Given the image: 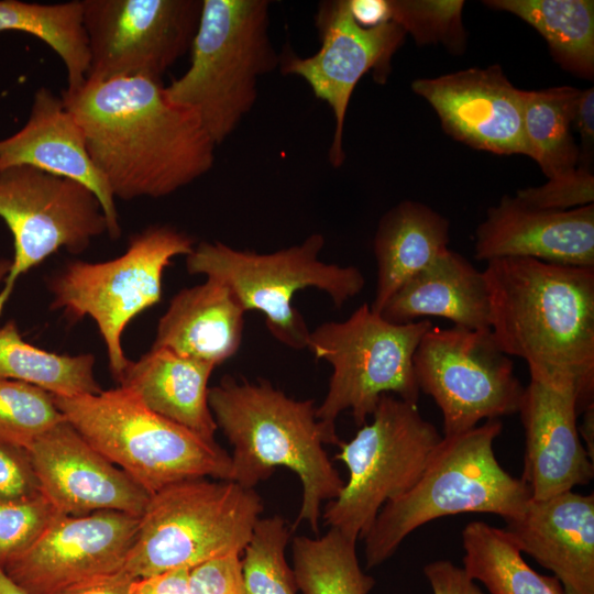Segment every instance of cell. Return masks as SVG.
Here are the masks:
<instances>
[{
    "mask_svg": "<svg viewBox=\"0 0 594 594\" xmlns=\"http://www.w3.org/2000/svg\"><path fill=\"white\" fill-rule=\"evenodd\" d=\"M324 246L321 233L300 244L273 253L231 248L220 241L200 242L186 256L187 271L224 283L244 309L265 315L270 332L285 345L307 348L309 330L293 307V297L305 288L324 292L336 307L360 294L365 279L355 266L328 264L319 258Z\"/></svg>",
    "mask_w": 594,
    "mask_h": 594,
    "instance_id": "obj_9",
    "label": "cell"
},
{
    "mask_svg": "<svg viewBox=\"0 0 594 594\" xmlns=\"http://www.w3.org/2000/svg\"><path fill=\"white\" fill-rule=\"evenodd\" d=\"M411 90L435 109L454 140L497 155L527 156L524 90L508 80L499 65L418 78Z\"/></svg>",
    "mask_w": 594,
    "mask_h": 594,
    "instance_id": "obj_18",
    "label": "cell"
},
{
    "mask_svg": "<svg viewBox=\"0 0 594 594\" xmlns=\"http://www.w3.org/2000/svg\"><path fill=\"white\" fill-rule=\"evenodd\" d=\"M268 26L267 0H202L189 67L165 91L198 114L216 145L254 107L258 78L279 67Z\"/></svg>",
    "mask_w": 594,
    "mask_h": 594,
    "instance_id": "obj_5",
    "label": "cell"
},
{
    "mask_svg": "<svg viewBox=\"0 0 594 594\" xmlns=\"http://www.w3.org/2000/svg\"><path fill=\"white\" fill-rule=\"evenodd\" d=\"M583 422L579 428L580 436L587 444V453L593 459V435H594V405L591 404L583 409Z\"/></svg>",
    "mask_w": 594,
    "mask_h": 594,
    "instance_id": "obj_45",
    "label": "cell"
},
{
    "mask_svg": "<svg viewBox=\"0 0 594 594\" xmlns=\"http://www.w3.org/2000/svg\"><path fill=\"white\" fill-rule=\"evenodd\" d=\"M208 402L232 446L231 481L254 488L276 468L292 470L302 485L295 525L307 521L318 532L321 503L334 499L344 482L323 448L334 442L318 420L314 400L288 397L264 380L224 376L209 388Z\"/></svg>",
    "mask_w": 594,
    "mask_h": 594,
    "instance_id": "obj_3",
    "label": "cell"
},
{
    "mask_svg": "<svg viewBox=\"0 0 594 594\" xmlns=\"http://www.w3.org/2000/svg\"><path fill=\"white\" fill-rule=\"evenodd\" d=\"M245 312L230 287L207 277L172 298L158 321L152 349H167L217 367L239 350Z\"/></svg>",
    "mask_w": 594,
    "mask_h": 594,
    "instance_id": "obj_24",
    "label": "cell"
},
{
    "mask_svg": "<svg viewBox=\"0 0 594 594\" xmlns=\"http://www.w3.org/2000/svg\"><path fill=\"white\" fill-rule=\"evenodd\" d=\"M28 452L42 494L61 515L117 510L141 517L148 503L151 495L66 419L40 436Z\"/></svg>",
    "mask_w": 594,
    "mask_h": 594,
    "instance_id": "obj_17",
    "label": "cell"
},
{
    "mask_svg": "<svg viewBox=\"0 0 594 594\" xmlns=\"http://www.w3.org/2000/svg\"><path fill=\"white\" fill-rule=\"evenodd\" d=\"M522 553L553 572L564 594H594V495L530 499L503 528Z\"/></svg>",
    "mask_w": 594,
    "mask_h": 594,
    "instance_id": "obj_22",
    "label": "cell"
},
{
    "mask_svg": "<svg viewBox=\"0 0 594 594\" xmlns=\"http://www.w3.org/2000/svg\"><path fill=\"white\" fill-rule=\"evenodd\" d=\"M431 326L429 320L392 323L363 304L348 319L322 322L309 332L306 349L332 367L316 416L334 444L342 443L336 419L344 410L361 427L385 394L417 404L420 391L413 358Z\"/></svg>",
    "mask_w": 594,
    "mask_h": 594,
    "instance_id": "obj_8",
    "label": "cell"
},
{
    "mask_svg": "<svg viewBox=\"0 0 594 594\" xmlns=\"http://www.w3.org/2000/svg\"><path fill=\"white\" fill-rule=\"evenodd\" d=\"M572 128L581 136L579 165L591 168L594 147V89H582L576 100Z\"/></svg>",
    "mask_w": 594,
    "mask_h": 594,
    "instance_id": "obj_42",
    "label": "cell"
},
{
    "mask_svg": "<svg viewBox=\"0 0 594 594\" xmlns=\"http://www.w3.org/2000/svg\"><path fill=\"white\" fill-rule=\"evenodd\" d=\"M188 568H178L130 582L128 594H190Z\"/></svg>",
    "mask_w": 594,
    "mask_h": 594,
    "instance_id": "obj_41",
    "label": "cell"
},
{
    "mask_svg": "<svg viewBox=\"0 0 594 594\" xmlns=\"http://www.w3.org/2000/svg\"><path fill=\"white\" fill-rule=\"evenodd\" d=\"M264 505L254 488L207 477L170 484L150 496L122 572L131 580L240 556Z\"/></svg>",
    "mask_w": 594,
    "mask_h": 594,
    "instance_id": "obj_7",
    "label": "cell"
},
{
    "mask_svg": "<svg viewBox=\"0 0 594 594\" xmlns=\"http://www.w3.org/2000/svg\"><path fill=\"white\" fill-rule=\"evenodd\" d=\"M424 574L433 594H484L463 568L448 560L429 562Z\"/></svg>",
    "mask_w": 594,
    "mask_h": 594,
    "instance_id": "obj_40",
    "label": "cell"
},
{
    "mask_svg": "<svg viewBox=\"0 0 594 594\" xmlns=\"http://www.w3.org/2000/svg\"><path fill=\"white\" fill-rule=\"evenodd\" d=\"M0 218L14 248L0 289V317L21 275L61 249L84 252L108 231L99 200L86 186L28 165L0 170Z\"/></svg>",
    "mask_w": 594,
    "mask_h": 594,
    "instance_id": "obj_13",
    "label": "cell"
},
{
    "mask_svg": "<svg viewBox=\"0 0 594 594\" xmlns=\"http://www.w3.org/2000/svg\"><path fill=\"white\" fill-rule=\"evenodd\" d=\"M61 97L114 198L165 197L213 166L216 143L191 108L167 97L162 79H86Z\"/></svg>",
    "mask_w": 594,
    "mask_h": 594,
    "instance_id": "obj_1",
    "label": "cell"
},
{
    "mask_svg": "<svg viewBox=\"0 0 594 594\" xmlns=\"http://www.w3.org/2000/svg\"><path fill=\"white\" fill-rule=\"evenodd\" d=\"M215 367L167 349L151 348L136 362L130 361L118 383L135 393L152 411L215 440L218 426L208 402V382Z\"/></svg>",
    "mask_w": 594,
    "mask_h": 594,
    "instance_id": "obj_25",
    "label": "cell"
},
{
    "mask_svg": "<svg viewBox=\"0 0 594 594\" xmlns=\"http://www.w3.org/2000/svg\"><path fill=\"white\" fill-rule=\"evenodd\" d=\"M491 332L530 380L572 384L593 404L594 268L508 257L486 263Z\"/></svg>",
    "mask_w": 594,
    "mask_h": 594,
    "instance_id": "obj_2",
    "label": "cell"
},
{
    "mask_svg": "<svg viewBox=\"0 0 594 594\" xmlns=\"http://www.w3.org/2000/svg\"><path fill=\"white\" fill-rule=\"evenodd\" d=\"M450 223L446 217L415 200H403L378 221L373 241L376 286L371 309L377 314L409 278L448 249Z\"/></svg>",
    "mask_w": 594,
    "mask_h": 594,
    "instance_id": "obj_26",
    "label": "cell"
},
{
    "mask_svg": "<svg viewBox=\"0 0 594 594\" xmlns=\"http://www.w3.org/2000/svg\"><path fill=\"white\" fill-rule=\"evenodd\" d=\"M413 364L419 391L441 410L444 437L519 410L525 387L491 329L431 326Z\"/></svg>",
    "mask_w": 594,
    "mask_h": 594,
    "instance_id": "obj_12",
    "label": "cell"
},
{
    "mask_svg": "<svg viewBox=\"0 0 594 594\" xmlns=\"http://www.w3.org/2000/svg\"><path fill=\"white\" fill-rule=\"evenodd\" d=\"M190 594H245L238 554L211 559L189 571Z\"/></svg>",
    "mask_w": 594,
    "mask_h": 594,
    "instance_id": "obj_39",
    "label": "cell"
},
{
    "mask_svg": "<svg viewBox=\"0 0 594 594\" xmlns=\"http://www.w3.org/2000/svg\"><path fill=\"white\" fill-rule=\"evenodd\" d=\"M581 89L557 86L524 90L522 131L527 156L552 178L579 165L580 147L572 136V120Z\"/></svg>",
    "mask_w": 594,
    "mask_h": 594,
    "instance_id": "obj_31",
    "label": "cell"
},
{
    "mask_svg": "<svg viewBox=\"0 0 594 594\" xmlns=\"http://www.w3.org/2000/svg\"><path fill=\"white\" fill-rule=\"evenodd\" d=\"M139 518L117 510L58 514L41 537L1 568L26 594H64L122 571Z\"/></svg>",
    "mask_w": 594,
    "mask_h": 594,
    "instance_id": "obj_16",
    "label": "cell"
},
{
    "mask_svg": "<svg viewBox=\"0 0 594 594\" xmlns=\"http://www.w3.org/2000/svg\"><path fill=\"white\" fill-rule=\"evenodd\" d=\"M0 594H26L6 575L1 566H0Z\"/></svg>",
    "mask_w": 594,
    "mask_h": 594,
    "instance_id": "obj_46",
    "label": "cell"
},
{
    "mask_svg": "<svg viewBox=\"0 0 594 594\" xmlns=\"http://www.w3.org/2000/svg\"><path fill=\"white\" fill-rule=\"evenodd\" d=\"M463 0H388L391 21L418 45L441 44L453 54L466 48Z\"/></svg>",
    "mask_w": 594,
    "mask_h": 594,
    "instance_id": "obj_35",
    "label": "cell"
},
{
    "mask_svg": "<svg viewBox=\"0 0 594 594\" xmlns=\"http://www.w3.org/2000/svg\"><path fill=\"white\" fill-rule=\"evenodd\" d=\"M54 396L65 419L150 495L185 480L231 481L230 454L147 408L131 389Z\"/></svg>",
    "mask_w": 594,
    "mask_h": 594,
    "instance_id": "obj_6",
    "label": "cell"
},
{
    "mask_svg": "<svg viewBox=\"0 0 594 594\" xmlns=\"http://www.w3.org/2000/svg\"><path fill=\"white\" fill-rule=\"evenodd\" d=\"M0 378L29 383L64 397L102 391L92 354L63 355L37 348L22 338L13 320L0 327Z\"/></svg>",
    "mask_w": 594,
    "mask_h": 594,
    "instance_id": "obj_30",
    "label": "cell"
},
{
    "mask_svg": "<svg viewBox=\"0 0 594 594\" xmlns=\"http://www.w3.org/2000/svg\"><path fill=\"white\" fill-rule=\"evenodd\" d=\"M522 204L543 210H570L594 201V175L590 167L578 165L538 187L518 189Z\"/></svg>",
    "mask_w": 594,
    "mask_h": 594,
    "instance_id": "obj_37",
    "label": "cell"
},
{
    "mask_svg": "<svg viewBox=\"0 0 594 594\" xmlns=\"http://www.w3.org/2000/svg\"><path fill=\"white\" fill-rule=\"evenodd\" d=\"M441 439L417 404L383 395L372 421L339 446L336 459L345 464L349 479L324 506L326 525L354 541L363 539L381 508L415 485Z\"/></svg>",
    "mask_w": 594,
    "mask_h": 594,
    "instance_id": "obj_11",
    "label": "cell"
},
{
    "mask_svg": "<svg viewBox=\"0 0 594 594\" xmlns=\"http://www.w3.org/2000/svg\"><path fill=\"white\" fill-rule=\"evenodd\" d=\"M380 315L396 324L431 316L448 319L455 327L487 330L491 328V307L484 273L448 248L405 282Z\"/></svg>",
    "mask_w": 594,
    "mask_h": 594,
    "instance_id": "obj_23",
    "label": "cell"
},
{
    "mask_svg": "<svg viewBox=\"0 0 594 594\" xmlns=\"http://www.w3.org/2000/svg\"><path fill=\"white\" fill-rule=\"evenodd\" d=\"M498 419L442 437L415 485L386 503L365 541L366 568L391 558L414 530L438 518L462 513H488L505 521L519 517L531 499L529 486L498 463L494 441Z\"/></svg>",
    "mask_w": 594,
    "mask_h": 594,
    "instance_id": "obj_4",
    "label": "cell"
},
{
    "mask_svg": "<svg viewBox=\"0 0 594 594\" xmlns=\"http://www.w3.org/2000/svg\"><path fill=\"white\" fill-rule=\"evenodd\" d=\"M41 494L28 450L0 441V503L30 499Z\"/></svg>",
    "mask_w": 594,
    "mask_h": 594,
    "instance_id": "obj_38",
    "label": "cell"
},
{
    "mask_svg": "<svg viewBox=\"0 0 594 594\" xmlns=\"http://www.w3.org/2000/svg\"><path fill=\"white\" fill-rule=\"evenodd\" d=\"M195 245L189 234L174 227L150 226L130 239L120 256L74 261L50 279L52 309H62L73 320L87 316L95 320L117 382L130 363L122 346L125 327L161 300L165 268Z\"/></svg>",
    "mask_w": 594,
    "mask_h": 594,
    "instance_id": "obj_10",
    "label": "cell"
},
{
    "mask_svg": "<svg viewBox=\"0 0 594 594\" xmlns=\"http://www.w3.org/2000/svg\"><path fill=\"white\" fill-rule=\"evenodd\" d=\"M16 165L32 166L86 186L99 200L109 237L121 235L116 198L88 154L79 124L62 97L45 87L35 91L26 123L0 140V170Z\"/></svg>",
    "mask_w": 594,
    "mask_h": 594,
    "instance_id": "obj_21",
    "label": "cell"
},
{
    "mask_svg": "<svg viewBox=\"0 0 594 594\" xmlns=\"http://www.w3.org/2000/svg\"><path fill=\"white\" fill-rule=\"evenodd\" d=\"M474 257L486 263L524 257L594 268V205L543 210L503 196L476 228Z\"/></svg>",
    "mask_w": 594,
    "mask_h": 594,
    "instance_id": "obj_20",
    "label": "cell"
},
{
    "mask_svg": "<svg viewBox=\"0 0 594 594\" xmlns=\"http://www.w3.org/2000/svg\"><path fill=\"white\" fill-rule=\"evenodd\" d=\"M518 413L526 436L521 479L532 499H548L592 481L593 459L581 442L579 395L572 384L530 380Z\"/></svg>",
    "mask_w": 594,
    "mask_h": 594,
    "instance_id": "obj_19",
    "label": "cell"
},
{
    "mask_svg": "<svg viewBox=\"0 0 594 594\" xmlns=\"http://www.w3.org/2000/svg\"><path fill=\"white\" fill-rule=\"evenodd\" d=\"M463 569L491 594H564L556 576L535 571L504 529L472 521L462 530Z\"/></svg>",
    "mask_w": 594,
    "mask_h": 594,
    "instance_id": "obj_28",
    "label": "cell"
},
{
    "mask_svg": "<svg viewBox=\"0 0 594 594\" xmlns=\"http://www.w3.org/2000/svg\"><path fill=\"white\" fill-rule=\"evenodd\" d=\"M58 515L43 495L0 503V566L29 549Z\"/></svg>",
    "mask_w": 594,
    "mask_h": 594,
    "instance_id": "obj_36",
    "label": "cell"
},
{
    "mask_svg": "<svg viewBox=\"0 0 594 594\" xmlns=\"http://www.w3.org/2000/svg\"><path fill=\"white\" fill-rule=\"evenodd\" d=\"M129 579L122 571L103 581L64 594H128Z\"/></svg>",
    "mask_w": 594,
    "mask_h": 594,
    "instance_id": "obj_44",
    "label": "cell"
},
{
    "mask_svg": "<svg viewBox=\"0 0 594 594\" xmlns=\"http://www.w3.org/2000/svg\"><path fill=\"white\" fill-rule=\"evenodd\" d=\"M483 4L525 21L541 34L560 67L581 78L593 79L592 0H486Z\"/></svg>",
    "mask_w": 594,
    "mask_h": 594,
    "instance_id": "obj_27",
    "label": "cell"
},
{
    "mask_svg": "<svg viewBox=\"0 0 594 594\" xmlns=\"http://www.w3.org/2000/svg\"><path fill=\"white\" fill-rule=\"evenodd\" d=\"M290 536L280 516L257 520L241 560L245 594H296L295 575L285 559Z\"/></svg>",
    "mask_w": 594,
    "mask_h": 594,
    "instance_id": "obj_33",
    "label": "cell"
},
{
    "mask_svg": "<svg viewBox=\"0 0 594 594\" xmlns=\"http://www.w3.org/2000/svg\"><path fill=\"white\" fill-rule=\"evenodd\" d=\"M11 266V260L0 258V284L3 283Z\"/></svg>",
    "mask_w": 594,
    "mask_h": 594,
    "instance_id": "obj_47",
    "label": "cell"
},
{
    "mask_svg": "<svg viewBox=\"0 0 594 594\" xmlns=\"http://www.w3.org/2000/svg\"><path fill=\"white\" fill-rule=\"evenodd\" d=\"M353 20L362 28H374L389 22L388 0H349Z\"/></svg>",
    "mask_w": 594,
    "mask_h": 594,
    "instance_id": "obj_43",
    "label": "cell"
},
{
    "mask_svg": "<svg viewBox=\"0 0 594 594\" xmlns=\"http://www.w3.org/2000/svg\"><path fill=\"white\" fill-rule=\"evenodd\" d=\"M16 31L33 35L62 59L67 75L66 92L78 90L89 69V48L81 1L42 4L0 0V33Z\"/></svg>",
    "mask_w": 594,
    "mask_h": 594,
    "instance_id": "obj_29",
    "label": "cell"
},
{
    "mask_svg": "<svg viewBox=\"0 0 594 594\" xmlns=\"http://www.w3.org/2000/svg\"><path fill=\"white\" fill-rule=\"evenodd\" d=\"M320 47L310 56L286 52L279 67L284 75L304 79L314 95L324 101L334 119V131L328 152L332 167L344 163V122L351 96L360 79L372 72L384 84L391 61L402 46L406 33L389 21L374 28H362L352 18L349 0L323 1L315 14Z\"/></svg>",
    "mask_w": 594,
    "mask_h": 594,
    "instance_id": "obj_15",
    "label": "cell"
},
{
    "mask_svg": "<svg viewBox=\"0 0 594 594\" xmlns=\"http://www.w3.org/2000/svg\"><path fill=\"white\" fill-rule=\"evenodd\" d=\"M356 541L336 528L318 538L293 539V572L302 594H369L375 580L363 572Z\"/></svg>",
    "mask_w": 594,
    "mask_h": 594,
    "instance_id": "obj_32",
    "label": "cell"
},
{
    "mask_svg": "<svg viewBox=\"0 0 594 594\" xmlns=\"http://www.w3.org/2000/svg\"><path fill=\"white\" fill-rule=\"evenodd\" d=\"M65 417L47 391L0 378V441L28 448Z\"/></svg>",
    "mask_w": 594,
    "mask_h": 594,
    "instance_id": "obj_34",
    "label": "cell"
},
{
    "mask_svg": "<svg viewBox=\"0 0 594 594\" xmlns=\"http://www.w3.org/2000/svg\"><path fill=\"white\" fill-rule=\"evenodd\" d=\"M89 80L162 75L190 51L202 0H82Z\"/></svg>",
    "mask_w": 594,
    "mask_h": 594,
    "instance_id": "obj_14",
    "label": "cell"
}]
</instances>
